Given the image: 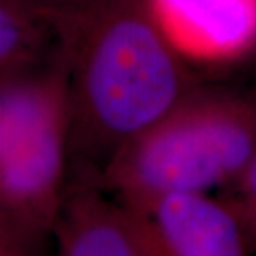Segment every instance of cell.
<instances>
[{"label":"cell","mask_w":256,"mask_h":256,"mask_svg":"<svg viewBox=\"0 0 256 256\" xmlns=\"http://www.w3.org/2000/svg\"><path fill=\"white\" fill-rule=\"evenodd\" d=\"M72 167L100 168L200 81L149 0H88L64 32Z\"/></svg>","instance_id":"cell-1"},{"label":"cell","mask_w":256,"mask_h":256,"mask_svg":"<svg viewBox=\"0 0 256 256\" xmlns=\"http://www.w3.org/2000/svg\"><path fill=\"white\" fill-rule=\"evenodd\" d=\"M256 154V90L198 83L124 142L96 182L121 204L208 194L242 176Z\"/></svg>","instance_id":"cell-2"},{"label":"cell","mask_w":256,"mask_h":256,"mask_svg":"<svg viewBox=\"0 0 256 256\" xmlns=\"http://www.w3.org/2000/svg\"><path fill=\"white\" fill-rule=\"evenodd\" d=\"M121 205L140 256H253L242 220L220 195L166 194Z\"/></svg>","instance_id":"cell-3"},{"label":"cell","mask_w":256,"mask_h":256,"mask_svg":"<svg viewBox=\"0 0 256 256\" xmlns=\"http://www.w3.org/2000/svg\"><path fill=\"white\" fill-rule=\"evenodd\" d=\"M185 62L220 68L256 56V0H149Z\"/></svg>","instance_id":"cell-4"},{"label":"cell","mask_w":256,"mask_h":256,"mask_svg":"<svg viewBox=\"0 0 256 256\" xmlns=\"http://www.w3.org/2000/svg\"><path fill=\"white\" fill-rule=\"evenodd\" d=\"M53 225V256H140L122 205L88 168L72 167Z\"/></svg>","instance_id":"cell-5"},{"label":"cell","mask_w":256,"mask_h":256,"mask_svg":"<svg viewBox=\"0 0 256 256\" xmlns=\"http://www.w3.org/2000/svg\"><path fill=\"white\" fill-rule=\"evenodd\" d=\"M70 110L66 50L43 66L0 78V164Z\"/></svg>","instance_id":"cell-6"},{"label":"cell","mask_w":256,"mask_h":256,"mask_svg":"<svg viewBox=\"0 0 256 256\" xmlns=\"http://www.w3.org/2000/svg\"><path fill=\"white\" fill-rule=\"evenodd\" d=\"M63 45L55 22L15 0H0V78L53 62Z\"/></svg>","instance_id":"cell-7"},{"label":"cell","mask_w":256,"mask_h":256,"mask_svg":"<svg viewBox=\"0 0 256 256\" xmlns=\"http://www.w3.org/2000/svg\"><path fill=\"white\" fill-rule=\"evenodd\" d=\"M0 256H53V236L0 210Z\"/></svg>","instance_id":"cell-8"},{"label":"cell","mask_w":256,"mask_h":256,"mask_svg":"<svg viewBox=\"0 0 256 256\" xmlns=\"http://www.w3.org/2000/svg\"><path fill=\"white\" fill-rule=\"evenodd\" d=\"M220 197L232 205L242 220L252 244L253 256L256 254V154L242 172V176L228 187L220 190Z\"/></svg>","instance_id":"cell-9"},{"label":"cell","mask_w":256,"mask_h":256,"mask_svg":"<svg viewBox=\"0 0 256 256\" xmlns=\"http://www.w3.org/2000/svg\"><path fill=\"white\" fill-rule=\"evenodd\" d=\"M25 7H28L35 12L45 15L52 22H55L58 28L64 35V30L70 25V22L74 18V15L80 12L81 7L88 0H15Z\"/></svg>","instance_id":"cell-10"},{"label":"cell","mask_w":256,"mask_h":256,"mask_svg":"<svg viewBox=\"0 0 256 256\" xmlns=\"http://www.w3.org/2000/svg\"><path fill=\"white\" fill-rule=\"evenodd\" d=\"M254 256H256V254H254Z\"/></svg>","instance_id":"cell-11"}]
</instances>
